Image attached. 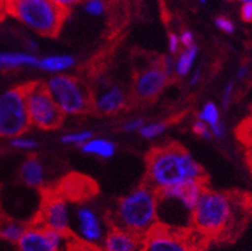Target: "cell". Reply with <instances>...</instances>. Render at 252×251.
<instances>
[{"label": "cell", "instance_id": "1", "mask_svg": "<svg viewBox=\"0 0 252 251\" xmlns=\"http://www.w3.org/2000/svg\"><path fill=\"white\" fill-rule=\"evenodd\" d=\"M245 197L205 187L192 212V228L206 239L228 235L245 216Z\"/></svg>", "mask_w": 252, "mask_h": 251}, {"label": "cell", "instance_id": "2", "mask_svg": "<svg viewBox=\"0 0 252 251\" xmlns=\"http://www.w3.org/2000/svg\"><path fill=\"white\" fill-rule=\"evenodd\" d=\"M193 181H204L205 172L187 150L179 145H165L147 156L146 182L155 191H163Z\"/></svg>", "mask_w": 252, "mask_h": 251}, {"label": "cell", "instance_id": "3", "mask_svg": "<svg viewBox=\"0 0 252 251\" xmlns=\"http://www.w3.org/2000/svg\"><path fill=\"white\" fill-rule=\"evenodd\" d=\"M110 223L144 237L158 224V191L145 183L121 197Z\"/></svg>", "mask_w": 252, "mask_h": 251}, {"label": "cell", "instance_id": "4", "mask_svg": "<svg viewBox=\"0 0 252 251\" xmlns=\"http://www.w3.org/2000/svg\"><path fill=\"white\" fill-rule=\"evenodd\" d=\"M5 10L32 31L48 37L59 34L68 14L51 0H5Z\"/></svg>", "mask_w": 252, "mask_h": 251}, {"label": "cell", "instance_id": "5", "mask_svg": "<svg viewBox=\"0 0 252 251\" xmlns=\"http://www.w3.org/2000/svg\"><path fill=\"white\" fill-rule=\"evenodd\" d=\"M45 86L64 115L85 114L93 108V98L86 85L69 74L51 76Z\"/></svg>", "mask_w": 252, "mask_h": 251}, {"label": "cell", "instance_id": "6", "mask_svg": "<svg viewBox=\"0 0 252 251\" xmlns=\"http://www.w3.org/2000/svg\"><path fill=\"white\" fill-rule=\"evenodd\" d=\"M31 126L25 85L16 86L0 95V137L21 136Z\"/></svg>", "mask_w": 252, "mask_h": 251}, {"label": "cell", "instance_id": "7", "mask_svg": "<svg viewBox=\"0 0 252 251\" xmlns=\"http://www.w3.org/2000/svg\"><path fill=\"white\" fill-rule=\"evenodd\" d=\"M25 92L31 124L41 130H55L63 123L64 114L55 104L45 83H26Z\"/></svg>", "mask_w": 252, "mask_h": 251}, {"label": "cell", "instance_id": "8", "mask_svg": "<svg viewBox=\"0 0 252 251\" xmlns=\"http://www.w3.org/2000/svg\"><path fill=\"white\" fill-rule=\"evenodd\" d=\"M193 231V228H192ZM197 231L195 229V239ZM189 231L181 232L157 224L142 237L144 251H197L198 241Z\"/></svg>", "mask_w": 252, "mask_h": 251}, {"label": "cell", "instance_id": "9", "mask_svg": "<svg viewBox=\"0 0 252 251\" xmlns=\"http://www.w3.org/2000/svg\"><path fill=\"white\" fill-rule=\"evenodd\" d=\"M18 251H69V235L33 222L17 242Z\"/></svg>", "mask_w": 252, "mask_h": 251}, {"label": "cell", "instance_id": "10", "mask_svg": "<svg viewBox=\"0 0 252 251\" xmlns=\"http://www.w3.org/2000/svg\"><path fill=\"white\" fill-rule=\"evenodd\" d=\"M72 228L81 244L91 248L101 245L108 228L100 214L90 205H80L72 216Z\"/></svg>", "mask_w": 252, "mask_h": 251}, {"label": "cell", "instance_id": "11", "mask_svg": "<svg viewBox=\"0 0 252 251\" xmlns=\"http://www.w3.org/2000/svg\"><path fill=\"white\" fill-rule=\"evenodd\" d=\"M72 216L73 214L70 212L67 197L54 192L44 197L41 209L38 212L35 222L46 228L69 233L72 228Z\"/></svg>", "mask_w": 252, "mask_h": 251}, {"label": "cell", "instance_id": "12", "mask_svg": "<svg viewBox=\"0 0 252 251\" xmlns=\"http://www.w3.org/2000/svg\"><path fill=\"white\" fill-rule=\"evenodd\" d=\"M170 76L166 73L160 61L142 68L137 72L133 81V94L141 102H150L161 94L169 82Z\"/></svg>", "mask_w": 252, "mask_h": 251}, {"label": "cell", "instance_id": "13", "mask_svg": "<svg viewBox=\"0 0 252 251\" xmlns=\"http://www.w3.org/2000/svg\"><path fill=\"white\" fill-rule=\"evenodd\" d=\"M100 246L101 251H137L142 248V237L127 229L112 226Z\"/></svg>", "mask_w": 252, "mask_h": 251}, {"label": "cell", "instance_id": "14", "mask_svg": "<svg viewBox=\"0 0 252 251\" xmlns=\"http://www.w3.org/2000/svg\"><path fill=\"white\" fill-rule=\"evenodd\" d=\"M128 98L119 86H108L93 99V108L100 114H115L127 107Z\"/></svg>", "mask_w": 252, "mask_h": 251}, {"label": "cell", "instance_id": "15", "mask_svg": "<svg viewBox=\"0 0 252 251\" xmlns=\"http://www.w3.org/2000/svg\"><path fill=\"white\" fill-rule=\"evenodd\" d=\"M19 177L30 187L40 188L45 183V169L36 156H30L19 169Z\"/></svg>", "mask_w": 252, "mask_h": 251}, {"label": "cell", "instance_id": "16", "mask_svg": "<svg viewBox=\"0 0 252 251\" xmlns=\"http://www.w3.org/2000/svg\"><path fill=\"white\" fill-rule=\"evenodd\" d=\"M81 149L83 153L97 156L101 159H110L117 151V146L113 141L100 137H91L87 143H83Z\"/></svg>", "mask_w": 252, "mask_h": 251}, {"label": "cell", "instance_id": "17", "mask_svg": "<svg viewBox=\"0 0 252 251\" xmlns=\"http://www.w3.org/2000/svg\"><path fill=\"white\" fill-rule=\"evenodd\" d=\"M74 63V58L69 54L48 55L42 59H38L37 67L49 73H62L73 67Z\"/></svg>", "mask_w": 252, "mask_h": 251}, {"label": "cell", "instance_id": "18", "mask_svg": "<svg viewBox=\"0 0 252 251\" xmlns=\"http://www.w3.org/2000/svg\"><path fill=\"white\" fill-rule=\"evenodd\" d=\"M38 59L29 53H0V68L14 70L21 67H37Z\"/></svg>", "mask_w": 252, "mask_h": 251}, {"label": "cell", "instance_id": "19", "mask_svg": "<svg viewBox=\"0 0 252 251\" xmlns=\"http://www.w3.org/2000/svg\"><path fill=\"white\" fill-rule=\"evenodd\" d=\"M198 48L195 44L187 46L183 50L179 51L178 57L176 58V66H174V74L178 77L189 76L192 72V68L195 66L197 59Z\"/></svg>", "mask_w": 252, "mask_h": 251}, {"label": "cell", "instance_id": "20", "mask_svg": "<svg viewBox=\"0 0 252 251\" xmlns=\"http://www.w3.org/2000/svg\"><path fill=\"white\" fill-rule=\"evenodd\" d=\"M26 227H27L26 224L13 218L0 216V239L12 242V244H17L25 232Z\"/></svg>", "mask_w": 252, "mask_h": 251}, {"label": "cell", "instance_id": "21", "mask_svg": "<svg viewBox=\"0 0 252 251\" xmlns=\"http://www.w3.org/2000/svg\"><path fill=\"white\" fill-rule=\"evenodd\" d=\"M197 119L206 123L209 127L217 124L218 122H220V110L218 108V105L213 102L205 103L201 110L197 113Z\"/></svg>", "mask_w": 252, "mask_h": 251}, {"label": "cell", "instance_id": "22", "mask_svg": "<svg viewBox=\"0 0 252 251\" xmlns=\"http://www.w3.org/2000/svg\"><path fill=\"white\" fill-rule=\"evenodd\" d=\"M94 137V134L89 130L83 131H73V132H68L61 137V143L64 145H76V146H82L83 143Z\"/></svg>", "mask_w": 252, "mask_h": 251}, {"label": "cell", "instance_id": "23", "mask_svg": "<svg viewBox=\"0 0 252 251\" xmlns=\"http://www.w3.org/2000/svg\"><path fill=\"white\" fill-rule=\"evenodd\" d=\"M165 130V122H150V123H144V126L140 128L138 132H140L141 137H144L146 140H154L161 134H164Z\"/></svg>", "mask_w": 252, "mask_h": 251}, {"label": "cell", "instance_id": "24", "mask_svg": "<svg viewBox=\"0 0 252 251\" xmlns=\"http://www.w3.org/2000/svg\"><path fill=\"white\" fill-rule=\"evenodd\" d=\"M83 9L89 16L101 17L106 10L105 0H85Z\"/></svg>", "mask_w": 252, "mask_h": 251}, {"label": "cell", "instance_id": "25", "mask_svg": "<svg viewBox=\"0 0 252 251\" xmlns=\"http://www.w3.org/2000/svg\"><path fill=\"white\" fill-rule=\"evenodd\" d=\"M10 145H12L14 149L32 150L37 147V141L29 139V137L17 136V137H13L12 140H10Z\"/></svg>", "mask_w": 252, "mask_h": 251}, {"label": "cell", "instance_id": "26", "mask_svg": "<svg viewBox=\"0 0 252 251\" xmlns=\"http://www.w3.org/2000/svg\"><path fill=\"white\" fill-rule=\"evenodd\" d=\"M215 26H217L218 29L220 30V31L225 32V34H233L236 27H234V23L230 21L229 18L227 17H217L215 18Z\"/></svg>", "mask_w": 252, "mask_h": 251}, {"label": "cell", "instance_id": "27", "mask_svg": "<svg viewBox=\"0 0 252 251\" xmlns=\"http://www.w3.org/2000/svg\"><path fill=\"white\" fill-rule=\"evenodd\" d=\"M234 89H236V85H234L233 81L228 82L225 85V87H224L223 96H221V105H223V108H228L229 107L230 102H232V98L234 95Z\"/></svg>", "mask_w": 252, "mask_h": 251}, {"label": "cell", "instance_id": "28", "mask_svg": "<svg viewBox=\"0 0 252 251\" xmlns=\"http://www.w3.org/2000/svg\"><path fill=\"white\" fill-rule=\"evenodd\" d=\"M192 128H193V132H195L197 136H201L204 137V139H211V137H213L211 136L210 127L202 121H200V119H197V121L193 123Z\"/></svg>", "mask_w": 252, "mask_h": 251}, {"label": "cell", "instance_id": "29", "mask_svg": "<svg viewBox=\"0 0 252 251\" xmlns=\"http://www.w3.org/2000/svg\"><path fill=\"white\" fill-rule=\"evenodd\" d=\"M181 41H179V36L177 34H169L168 35V50L172 55L178 54L179 51H181Z\"/></svg>", "mask_w": 252, "mask_h": 251}, {"label": "cell", "instance_id": "30", "mask_svg": "<svg viewBox=\"0 0 252 251\" xmlns=\"http://www.w3.org/2000/svg\"><path fill=\"white\" fill-rule=\"evenodd\" d=\"M144 119L142 118H134L131 121L126 122L122 126V130L126 131V132H136V131H140V128L144 126Z\"/></svg>", "mask_w": 252, "mask_h": 251}, {"label": "cell", "instance_id": "31", "mask_svg": "<svg viewBox=\"0 0 252 251\" xmlns=\"http://www.w3.org/2000/svg\"><path fill=\"white\" fill-rule=\"evenodd\" d=\"M160 64L163 66L164 70L166 71V73L170 77L174 76V66H176V58H173V55H166V57L160 59Z\"/></svg>", "mask_w": 252, "mask_h": 251}, {"label": "cell", "instance_id": "32", "mask_svg": "<svg viewBox=\"0 0 252 251\" xmlns=\"http://www.w3.org/2000/svg\"><path fill=\"white\" fill-rule=\"evenodd\" d=\"M179 41H181L182 46L187 48V46H191V45L195 44V36H193V34L189 30H185L179 35Z\"/></svg>", "mask_w": 252, "mask_h": 251}, {"label": "cell", "instance_id": "33", "mask_svg": "<svg viewBox=\"0 0 252 251\" xmlns=\"http://www.w3.org/2000/svg\"><path fill=\"white\" fill-rule=\"evenodd\" d=\"M210 131L211 136L217 137V139H223L225 136V134H227V128H225V126H224V123L221 121L218 122L214 126H211Z\"/></svg>", "mask_w": 252, "mask_h": 251}, {"label": "cell", "instance_id": "34", "mask_svg": "<svg viewBox=\"0 0 252 251\" xmlns=\"http://www.w3.org/2000/svg\"><path fill=\"white\" fill-rule=\"evenodd\" d=\"M241 18L247 23L252 22V3H243L241 6Z\"/></svg>", "mask_w": 252, "mask_h": 251}, {"label": "cell", "instance_id": "35", "mask_svg": "<svg viewBox=\"0 0 252 251\" xmlns=\"http://www.w3.org/2000/svg\"><path fill=\"white\" fill-rule=\"evenodd\" d=\"M51 1L57 4V5L61 6V8H63V9L69 10L72 6H74L76 4L81 3L82 0H51Z\"/></svg>", "mask_w": 252, "mask_h": 251}, {"label": "cell", "instance_id": "36", "mask_svg": "<svg viewBox=\"0 0 252 251\" xmlns=\"http://www.w3.org/2000/svg\"><path fill=\"white\" fill-rule=\"evenodd\" d=\"M200 80H201V71L200 70H196L189 73V83H191L192 86L198 85Z\"/></svg>", "mask_w": 252, "mask_h": 251}, {"label": "cell", "instance_id": "37", "mask_svg": "<svg viewBox=\"0 0 252 251\" xmlns=\"http://www.w3.org/2000/svg\"><path fill=\"white\" fill-rule=\"evenodd\" d=\"M247 74H249V67L247 66H241L238 71H237V78L238 80H243Z\"/></svg>", "mask_w": 252, "mask_h": 251}, {"label": "cell", "instance_id": "38", "mask_svg": "<svg viewBox=\"0 0 252 251\" xmlns=\"http://www.w3.org/2000/svg\"><path fill=\"white\" fill-rule=\"evenodd\" d=\"M69 251H101V250H96L95 248H91V246H87V245H83L82 249H76V248H72L69 249Z\"/></svg>", "mask_w": 252, "mask_h": 251}, {"label": "cell", "instance_id": "39", "mask_svg": "<svg viewBox=\"0 0 252 251\" xmlns=\"http://www.w3.org/2000/svg\"><path fill=\"white\" fill-rule=\"evenodd\" d=\"M5 14H6L5 0H0V19H3Z\"/></svg>", "mask_w": 252, "mask_h": 251}, {"label": "cell", "instance_id": "40", "mask_svg": "<svg viewBox=\"0 0 252 251\" xmlns=\"http://www.w3.org/2000/svg\"><path fill=\"white\" fill-rule=\"evenodd\" d=\"M29 46L32 49V50H36V49H37V45H36L35 41H30Z\"/></svg>", "mask_w": 252, "mask_h": 251}, {"label": "cell", "instance_id": "41", "mask_svg": "<svg viewBox=\"0 0 252 251\" xmlns=\"http://www.w3.org/2000/svg\"><path fill=\"white\" fill-rule=\"evenodd\" d=\"M196 1H198L200 4H206V1H208V0H196Z\"/></svg>", "mask_w": 252, "mask_h": 251}, {"label": "cell", "instance_id": "42", "mask_svg": "<svg viewBox=\"0 0 252 251\" xmlns=\"http://www.w3.org/2000/svg\"><path fill=\"white\" fill-rule=\"evenodd\" d=\"M242 3H252V0H241Z\"/></svg>", "mask_w": 252, "mask_h": 251}, {"label": "cell", "instance_id": "43", "mask_svg": "<svg viewBox=\"0 0 252 251\" xmlns=\"http://www.w3.org/2000/svg\"><path fill=\"white\" fill-rule=\"evenodd\" d=\"M137 251H144V250H142V249H140V250H137Z\"/></svg>", "mask_w": 252, "mask_h": 251}, {"label": "cell", "instance_id": "44", "mask_svg": "<svg viewBox=\"0 0 252 251\" xmlns=\"http://www.w3.org/2000/svg\"><path fill=\"white\" fill-rule=\"evenodd\" d=\"M227 1H233V0H227Z\"/></svg>", "mask_w": 252, "mask_h": 251}, {"label": "cell", "instance_id": "45", "mask_svg": "<svg viewBox=\"0 0 252 251\" xmlns=\"http://www.w3.org/2000/svg\"><path fill=\"white\" fill-rule=\"evenodd\" d=\"M251 113H252V108H251Z\"/></svg>", "mask_w": 252, "mask_h": 251}]
</instances>
